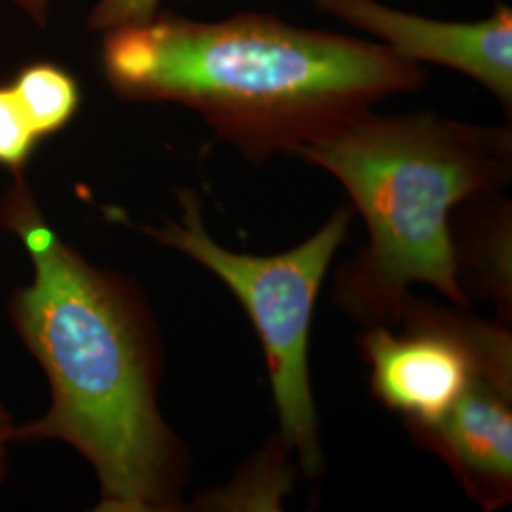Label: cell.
Returning a JSON list of instances; mask_svg holds the SVG:
<instances>
[{
	"label": "cell",
	"mask_w": 512,
	"mask_h": 512,
	"mask_svg": "<svg viewBox=\"0 0 512 512\" xmlns=\"http://www.w3.org/2000/svg\"><path fill=\"white\" fill-rule=\"evenodd\" d=\"M101 63L120 97L194 110L255 162L296 154L387 97L418 92L427 76L374 40L262 12L156 14L105 33Z\"/></svg>",
	"instance_id": "cell-1"
},
{
	"label": "cell",
	"mask_w": 512,
	"mask_h": 512,
	"mask_svg": "<svg viewBox=\"0 0 512 512\" xmlns=\"http://www.w3.org/2000/svg\"><path fill=\"white\" fill-rule=\"evenodd\" d=\"M2 217L35 262L33 283L14 294V323L52 384L48 414L16 427L14 440L73 444L99 478L101 511L171 509L184 461L158 408L152 340L135 300L55 236L25 184L6 196Z\"/></svg>",
	"instance_id": "cell-2"
},
{
	"label": "cell",
	"mask_w": 512,
	"mask_h": 512,
	"mask_svg": "<svg viewBox=\"0 0 512 512\" xmlns=\"http://www.w3.org/2000/svg\"><path fill=\"white\" fill-rule=\"evenodd\" d=\"M294 156L338 179L368 230V245L338 277L340 310L389 323L414 283L467 304L450 220L459 203L509 181V129L368 110Z\"/></svg>",
	"instance_id": "cell-3"
},
{
	"label": "cell",
	"mask_w": 512,
	"mask_h": 512,
	"mask_svg": "<svg viewBox=\"0 0 512 512\" xmlns=\"http://www.w3.org/2000/svg\"><path fill=\"white\" fill-rule=\"evenodd\" d=\"M179 203L181 222L145 232L200 262L238 296L266 353L281 439L298 452L306 475H319L323 452L311 393V321L330 262L348 236L351 211L338 209L315 236L287 253L256 256L228 251L211 238L192 192L183 190Z\"/></svg>",
	"instance_id": "cell-4"
},
{
	"label": "cell",
	"mask_w": 512,
	"mask_h": 512,
	"mask_svg": "<svg viewBox=\"0 0 512 512\" xmlns=\"http://www.w3.org/2000/svg\"><path fill=\"white\" fill-rule=\"evenodd\" d=\"M361 351L374 397L410 431L444 418L484 368L512 363L511 334L501 325L410 294L389 323L368 325Z\"/></svg>",
	"instance_id": "cell-5"
},
{
	"label": "cell",
	"mask_w": 512,
	"mask_h": 512,
	"mask_svg": "<svg viewBox=\"0 0 512 512\" xmlns=\"http://www.w3.org/2000/svg\"><path fill=\"white\" fill-rule=\"evenodd\" d=\"M311 2L408 63L435 65L475 80L511 109V6L499 2L490 16L476 21H444L404 12L380 0Z\"/></svg>",
	"instance_id": "cell-6"
},
{
	"label": "cell",
	"mask_w": 512,
	"mask_h": 512,
	"mask_svg": "<svg viewBox=\"0 0 512 512\" xmlns=\"http://www.w3.org/2000/svg\"><path fill=\"white\" fill-rule=\"evenodd\" d=\"M458 476L484 509L512 494V363L484 368L437 423L410 431Z\"/></svg>",
	"instance_id": "cell-7"
},
{
	"label": "cell",
	"mask_w": 512,
	"mask_h": 512,
	"mask_svg": "<svg viewBox=\"0 0 512 512\" xmlns=\"http://www.w3.org/2000/svg\"><path fill=\"white\" fill-rule=\"evenodd\" d=\"M10 88L38 139L65 128L80 107L78 82L54 63L25 67Z\"/></svg>",
	"instance_id": "cell-8"
},
{
	"label": "cell",
	"mask_w": 512,
	"mask_h": 512,
	"mask_svg": "<svg viewBox=\"0 0 512 512\" xmlns=\"http://www.w3.org/2000/svg\"><path fill=\"white\" fill-rule=\"evenodd\" d=\"M35 129L31 128L10 86L0 88V164L19 169L37 147Z\"/></svg>",
	"instance_id": "cell-9"
},
{
	"label": "cell",
	"mask_w": 512,
	"mask_h": 512,
	"mask_svg": "<svg viewBox=\"0 0 512 512\" xmlns=\"http://www.w3.org/2000/svg\"><path fill=\"white\" fill-rule=\"evenodd\" d=\"M160 4L162 0H99L93 6L88 23L93 31L105 35L112 29L154 18Z\"/></svg>",
	"instance_id": "cell-10"
},
{
	"label": "cell",
	"mask_w": 512,
	"mask_h": 512,
	"mask_svg": "<svg viewBox=\"0 0 512 512\" xmlns=\"http://www.w3.org/2000/svg\"><path fill=\"white\" fill-rule=\"evenodd\" d=\"M19 8L38 23L40 27L48 25L50 18V0H14Z\"/></svg>",
	"instance_id": "cell-11"
},
{
	"label": "cell",
	"mask_w": 512,
	"mask_h": 512,
	"mask_svg": "<svg viewBox=\"0 0 512 512\" xmlns=\"http://www.w3.org/2000/svg\"><path fill=\"white\" fill-rule=\"evenodd\" d=\"M14 431H16V427L12 425L8 414L4 412V408H2V404H0V476H2V471H4L6 446H8L10 440H14Z\"/></svg>",
	"instance_id": "cell-12"
}]
</instances>
